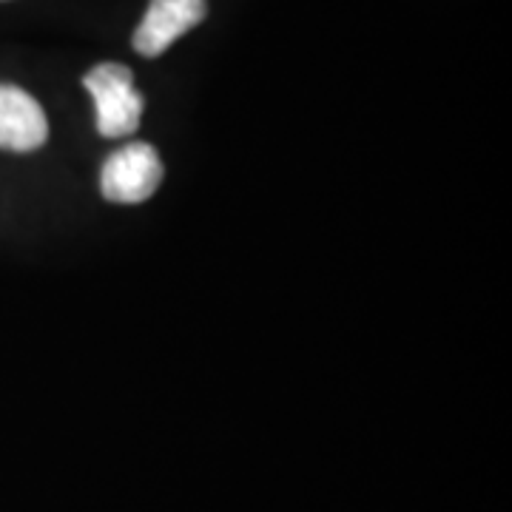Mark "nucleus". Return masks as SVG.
Returning <instances> with one entry per match:
<instances>
[{"label":"nucleus","mask_w":512,"mask_h":512,"mask_svg":"<svg viewBox=\"0 0 512 512\" xmlns=\"http://www.w3.org/2000/svg\"><path fill=\"white\" fill-rule=\"evenodd\" d=\"M86 89L97 106V131L109 140L128 137L143 120V94L134 89L131 69L123 63H100L86 74Z\"/></svg>","instance_id":"nucleus-1"},{"label":"nucleus","mask_w":512,"mask_h":512,"mask_svg":"<svg viewBox=\"0 0 512 512\" xmlns=\"http://www.w3.org/2000/svg\"><path fill=\"white\" fill-rule=\"evenodd\" d=\"M163 183L160 154L148 143H128L114 151L100 174V191L109 202L137 205L146 202Z\"/></svg>","instance_id":"nucleus-2"},{"label":"nucleus","mask_w":512,"mask_h":512,"mask_svg":"<svg viewBox=\"0 0 512 512\" xmlns=\"http://www.w3.org/2000/svg\"><path fill=\"white\" fill-rule=\"evenodd\" d=\"M205 0H151L143 23L134 32V49L143 57L163 55L165 49L205 20Z\"/></svg>","instance_id":"nucleus-3"},{"label":"nucleus","mask_w":512,"mask_h":512,"mask_svg":"<svg viewBox=\"0 0 512 512\" xmlns=\"http://www.w3.org/2000/svg\"><path fill=\"white\" fill-rule=\"evenodd\" d=\"M49 140V120L35 97L18 86H0V148L35 151Z\"/></svg>","instance_id":"nucleus-4"}]
</instances>
